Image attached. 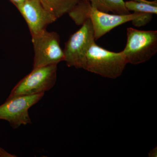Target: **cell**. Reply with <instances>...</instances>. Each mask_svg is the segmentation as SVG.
Wrapping results in <instances>:
<instances>
[{"label": "cell", "mask_w": 157, "mask_h": 157, "mask_svg": "<svg viewBox=\"0 0 157 157\" xmlns=\"http://www.w3.org/2000/svg\"><path fill=\"white\" fill-rule=\"evenodd\" d=\"M127 64L122 52L110 51L94 42L88 50L83 69L105 78L115 79L122 75Z\"/></svg>", "instance_id": "obj_1"}, {"label": "cell", "mask_w": 157, "mask_h": 157, "mask_svg": "<svg viewBox=\"0 0 157 157\" xmlns=\"http://www.w3.org/2000/svg\"><path fill=\"white\" fill-rule=\"evenodd\" d=\"M126 45L121 51L128 64L138 65L148 61L157 52V31L128 28Z\"/></svg>", "instance_id": "obj_2"}, {"label": "cell", "mask_w": 157, "mask_h": 157, "mask_svg": "<svg viewBox=\"0 0 157 157\" xmlns=\"http://www.w3.org/2000/svg\"><path fill=\"white\" fill-rule=\"evenodd\" d=\"M34 51L33 69L64 61L63 50L60 44L58 34L46 30L32 36Z\"/></svg>", "instance_id": "obj_3"}, {"label": "cell", "mask_w": 157, "mask_h": 157, "mask_svg": "<svg viewBox=\"0 0 157 157\" xmlns=\"http://www.w3.org/2000/svg\"><path fill=\"white\" fill-rule=\"evenodd\" d=\"M57 65L33 69L11 90L8 98L45 93L54 86L57 80Z\"/></svg>", "instance_id": "obj_4"}, {"label": "cell", "mask_w": 157, "mask_h": 157, "mask_svg": "<svg viewBox=\"0 0 157 157\" xmlns=\"http://www.w3.org/2000/svg\"><path fill=\"white\" fill-rule=\"evenodd\" d=\"M81 25L65 44L64 61L69 67L83 69L88 50L93 42H95L90 19L86 20Z\"/></svg>", "instance_id": "obj_5"}, {"label": "cell", "mask_w": 157, "mask_h": 157, "mask_svg": "<svg viewBox=\"0 0 157 157\" xmlns=\"http://www.w3.org/2000/svg\"><path fill=\"white\" fill-rule=\"evenodd\" d=\"M45 93L9 98L0 105V120L9 122L14 129L32 124L29 109L39 102Z\"/></svg>", "instance_id": "obj_6"}, {"label": "cell", "mask_w": 157, "mask_h": 157, "mask_svg": "<svg viewBox=\"0 0 157 157\" xmlns=\"http://www.w3.org/2000/svg\"><path fill=\"white\" fill-rule=\"evenodd\" d=\"M15 6L25 20L32 36L45 30L57 19L39 0H27Z\"/></svg>", "instance_id": "obj_7"}, {"label": "cell", "mask_w": 157, "mask_h": 157, "mask_svg": "<svg viewBox=\"0 0 157 157\" xmlns=\"http://www.w3.org/2000/svg\"><path fill=\"white\" fill-rule=\"evenodd\" d=\"M143 14L148 13L134 12L126 14H110L98 11L90 6L88 11L87 18L91 22L96 41L117 27L132 21Z\"/></svg>", "instance_id": "obj_8"}, {"label": "cell", "mask_w": 157, "mask_h": 157, "mask_svg": "<svg viewBox=\"0 0 157 157\" xmlns=\"http://www.w3.org/2000/svg\"><path fill=\"white\" fill-rule=\"evenodd\" d=\"M91 7L102 12L114 14H130L127 9L124 0H86Z\"/></svg>", "instance_id": "obj_9"}, {"label": "cell", "mask_w": 157, "mask_h": 157, "mask_svg": "<svg viewBox=\"0 0 157 157\" xmlns=\"http://www.w3.org/2000/svg\"><path fill=\"white\" fill-rule=\"evenodd\" d=\"M42 6L56 17H61L76 6L80 0H39Z\"/></svg>", "instance_id": "obj_10"}, {"label": "cell", "mask_w": 157, "mask_h": 157, "mask_svg": "<svg viewBox=\"0 0 157 157\" xmlns=\"http://www.w3.org/2000/svg\"><path fill=\"white\" fill-rule=\"evenodd\" d=\"M125 5L129 11L134 12L148 13L152 14H157V1H150L149 2H138L135 0L127 1Z\"/></svg>", "instance_id": "obj_11"}, {"label": "cell", "mask_w": 157, "mask_h": 157, "mask_svg": "<svg viewBox=\"0 0 157 157\" xmlns=\"http://www.w3.org/2000/svg\"><path fill=\"white\" fill-rule=\"evenodd\" d=\"M90 6L89 2L80 0L68 14L77 25H82L87 19V12Z\"/></svg>", "instance_id": "obj_12"}, {"label": "cell", "mask_w": 157, "mask_h": 157, "mask_svg": "<svg viewBox=\"0 0 157 157\" xmlns=\"http://www.w3.org/2000/svg\"><path fill=\"white\" fill-rule=\"evenodd\" d=\"M0 157H14L17 156H15V155H11V154L9 153L2 147H0Z\"/></svg>", "instance_id": "obj_13"}, {"label": "cell", "mask_w": 157, "mask_h": 157, "mask_svg": "<svg viewBox=\"0 0 157 157\" xmlns=\"http://www.w3.org/2000/svg\"><path fill=\"white\" fill-rule=\"evenodd\" d=\"M148 156L150 157H157V147L153 148L148 153Z\"/></svg>", "instance_id": "obj_14"}, {"label": "cell", "mask_w": 157, "mask_h": 157, "mask_svg": "<svg viewBox=\"0 0 157 157\" xmlns=\"http://www.w3.org/2000/svg\"><path fill=\"white\" fill-rule=\"evenodd\" d=\"M10 1L14 4V6H16L18 4L23 2H24L27 1V0H10Z\"/></svg>", "instance_id": "obj_15"}, {"label": "cell", "mask_w": 157, "mask_h": 157, "mask_svg": "<svg viewBox=\"0 0 157 157\" xmlns=\"http://www.w3.org/2000/svg\"><path fill=\"white\" fill-rule=\"evenodd\" d=\"M135 1H138V2H150V1H147V0H135Z\"/></svg>", "instance_id": "obj_16"}, {"label": "cell", "mask_w": 157, "mask_h": 157, "mask_svg": "<svg viewBox=\"0 0 157 157\" xmlns=\"http://www.w3.org/2000/svg\"><path fill=\"white\" fill-rule=\"evenodd\" d=\"M83 1H86V0H83Z\"/></svg>", "instance_id": "obj_17"}]
</instances>
